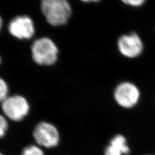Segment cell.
Instances as JSON below:
<instances>
[{"instance_id": "1", "label": "cell", "mask_w": 155, "mask_h": 155, "mask_svg": "<svg viewBox=\"0 0 155 155\" xmlns=\"http://www.w3.org/2000/svg\"><path fill=\"white\" fill-rule=\"evenodd\" d=\"M41 8L47 21L54 26L65 24L71 13L67 0H41Z\"/></svg>"}, {"instance_id": "2", "label": "cell", "mask_w": 155, "mask_h": 155, "mask_svg": "<svg viewBox=\"0 0 155 155\" xmlns=\"http://www.w3.org/2000/svg\"><path fill=\"white\" fill-rule=\"evenodd\" d=\"M1 107L6 118L15 122L22 121L30 111L28 100L21 95L8 96L1 102Z\"/></svg>"}, {"instance_id": "3", "label": "cell", "mask_w": 155, "mask_h": 155, "mask_svg": "<svg viewBox=\"0 0 155 155\" xmlns=\"http://www.w3.org/2000/svg\"><path fill=\"white\" fill-rule=\"evenodd\" d=\"M31 50L33 61L38 64L48 66L56 61L58 49L51 39L43 38L36 40Z\"/></svg>"}, {"instance_id": "4", "label": "cell", "mask_w": 155, "mask_h": 155, "mask_svg": "<svg viewBox=\"0 0 155 155\" xmlns=\"http://www.w3.org/2000/svg\"><path fill=\"white\" fill-rule=\"evenodd\" d=\"M35 141L40 147L52 148L59 143L60 134L58 129L50 122H39L33 132Z\"/></svg>"}, {"instance_id": "5", "label": "cell", "mask_w": 155, "mask_h": 155, "mask_svg": "<svg viewBox=\"0 0 155 155\" xmlns=\"http://www.w3.org/2000/svg\"><path fill=\"white\" fill-rule=\"evenodd\" d=\"M140 91L133 83L123 82L119 84L114 91V98L121 107L129 109L136 105L140 99Z\"/></svg>"}, {"instance_id": "6", "label": "cell", "mask_w": 155, "mask_h": 155, "mask_svg": "<svg viewBox=\"0 0 155 155\" xmlns=\"http://www.w3.org/2000/svg\"><path fill=\"white\" fill-rule=\"evenodd\" d=\"M12 35L19 39L31 38L35 33V27L32 20L26 16L15 17L8 26Z\"/></svg>"}, {"instance_id": "7", "label": "cell", "mask_w": 155, "mask_h": 155, "mask_svg": "<svg viewBox=\"0 0 155 155\" xmlns=\"http://www.w3.org/2000/svg\"><path fill=\"white\" fill-rule=\"evenodd\" d=\"M118 46L122 55L130 58L139 56L143 50V42L136 33L121 36L118 40Z\"/></svg>"}, {"instance_id": "8", "label": "cell", "mask_w": 155, "mask_h": 155, "mask_svg": "<svg viewBox=\"0 0 155 155\" xmlns=\"http://www.w3.org/2000/svg\"><path fill=\"white\" fill-rule=\"evenodd\" d=\"M130 153L126 138L121 134L115 136L106 147L104 155H127Z\"/></svg>"}, {"instance_id": "9", "label": "cell", "mask_w": 155, "mask_h": 155, "mask_svg": "<svg viewBox=\"0 0 155 155\" xmlns=\"http://www.w3.org/2000/svg\"><path fill=\"white\" fill-rule=\"evenodd\" d=\"M21 155H45V153L39 145H31L23 149Z\"/></svg>"}, {"instance_id": "10", "label": "cell", "mask_w": 155, "mask_h": 155, "mask_svg": "<svg viewBox=\"0 0 155 155\" xmlns=\"http://www.w3.org/2000/svg\"><path fill=\"white\" fill-rule=\"evenodd\" d=\"M8 92L9 87L8 84L2 78H0V103L8 97Z\"/></svg>"}, {"instance_id": "11", "label": "cell", "mask_w": 155, "mask_h": 155, "mask_svg": "<svg viewBox=\"0 0 155 155\" xmlns=\"http://www.w3.org/2000/svg\"><path fill=\"white\" fill-rule=\"evenodd\" d=\"M8 122L4 114L0 113V139L3 138L8 130Z\"/></svg>"}, {"instance_id": "12", "label": "cell", "mask_w": 155, "mask_h": 155, "mask_svg": "<svg viewBox=\"0 0 155 155\" xmlns=\"http://www.w3.org/2000/svg\"><path fill=\"white\" fill-rule=\"evenodd\" d=\"M122 2L127 5L134 6H139L143 5L145 1V0H121Z\"/></svg>"}, {"instance_id": "13", "label": "cell", "mask_w": 155, "mask_h": 155, "mask_svg": "<svg viewBox=\"0 0 155 155\" xmlns=\"http://www.w3.org/2000/svg\"><path fill=\"white\" fill-rule=\"evenodd\" d=\"M81 1L84 2H98L100 0H81Z\"/></svg>"}, {"instance_id": "14", "label": "cell", "mask_w": 155, "mask_h": 155, "mask_svg": "<svg viewBox=\"0 0 155 155\" xmlns=\"http://www.w3.org/2000/svg\"><path fill=\"white\" fill-rule=\"evenodd\" d=\"M2 20L1 17H0V31H1V29L2 27Z\"/></svg>"}, {"instance_id": "15", "label": "cell", "mask_w": 155, "mask_h": 155, "mask_svg": "<svg viewBox=\"0 0 155 155\" xmlns=\"http://www.w3.org/2000/svg\"><path fill=\"white\" fill-rule=\"evenodd\" d=\"M0 155H4L3 153H2L1 152H0Z\"/></svg>"}, {"instance_id": "16", "label": "cell", "mask_w": 155, "mask_h": 155, "mask_svg": "<svg viewBox=\"0 0 155 155\" xmlns=\"http://www.w3.org/2000/svg\"><path fill=\"white\" fill-rule=\"evenodd\" d=\"M0 63H1V58H0Z\"/></svg>"}]
</instances>
